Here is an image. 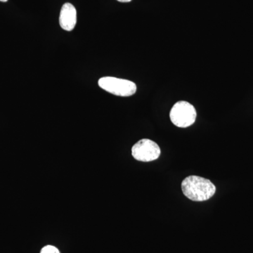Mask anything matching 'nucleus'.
Here are the masks:
<instances>
[{"instance_id":"1","label":"nucleus","mask_w":253,"mask_h":253,"mask_svg":"<svg viewBox=\"0 0 253 253\" xmlns=\"http://www.w3.org/2000/svg\"><path fill=\"white\" fill-rule=\"evenodd\" d=\"M183 194L193 201H207L215 194L216 187L209 179L199 176H189L181 183Z\"/></svg>"},{"instance_id":"2","label":"nucleus","mask_w":253,"mask_h":253,"mask_svg":"<svg viewBox=\"0 0 253 253\" xmlns=\"http://www.w3.org/2000/svg\"><path fill=\"white\" fill-rule=\"evenodd\" d=\"M197 116L193 105L185 101L176 102L169 113L171 121L178 127L185 128L192 126Z\"/></svg>"},{"instance_id":"3","label":"nucleus","mask_w":253,"mask_h":253,"mask_svg":"<svg viewBox=\"0 0 253 253\" xmlns=\"http://www.w3.org/2000/svg\"><path fill=\"white\" fill-rule=\"evenodd\" d=\"M98 84L101 89L116 96H130L136 91L135 83L121 78L103 77L100 78Z\"/></svg>"},{"instance_id":"4","label":"nucleus","mask_w":253,"mask_h":253,"mask_svg":"<svg viewBox=\"0 0 253 253\" xmlns=\"http://www.w3.org/2000/svg\"><path fill=\"white\" fill-rule=\"evenodd\" d=\"M131 155L136 161L151 162L159 158L161 149L154 141L143 139L132 146Z\"/></svg>"},{"instance_id":"5","label":"nucleus","mask_w":253,"mask_h":253,"mask_svg":"<svg viewBox=\"0 0 253 253\" xmlns=\"http://www.w3.org/2000/svg\"><path fill=\"white\" fill-rule=\"evenodd\" d=\"M77 23V11L71 3H66L61 8L59 16L60 26L66 31L74 29Z\"/></svg>"},{"instance_id":"6","label":"nucleus","mask_w":253,"mask_h":253,"mask_svg":"<svg viewBox=\"0 0 253 253\" xmlns=\"http://www.w3.org/2000/svg\"><path fill=\"white\" fill-rule=\"evenodd\" d=\"M41 253H60L59 249L53 246H46L42 248Z\"/></svg>"},{"instance_id":"7","label":"nucleus","mask_w":253,"mask_h":253,"mask_svg":"<svg viewBox=\"0 0 253 253\" xmlns=\"http://www.w3.org/2000/svg\"><path fill=\"white\" fill-rule=\"evenodd\" d=\"M118 1H121V2H129L131 0H117Z\"/></svg>"},{"instance_id":"8","label":"nucleus","mask_w":253,"mask_h":253,"mask_svg":"<svg viewBox=\"0 0 253 253\" xmlns=\"http://www.w3.org/2000/svg\"><path fill=\"white\" fill-rule=\"evenodd\" d=\"M8 0H0V1H2V2H6Z\"/></svg>"}]
</instances>
